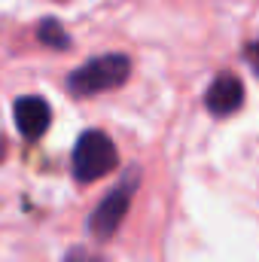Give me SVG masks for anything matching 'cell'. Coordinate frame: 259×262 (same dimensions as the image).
<instances>
[{
  "instance_id": "cell-8",
  "label": "cell",
  "mask_w": 259,
  "mask_h": 262,
  "mask_svg": "<svg viewBox=\"0 0 259 262\" xmlns=\"http://www.w3.org/2000/svg\"><path fill=\"white\" fill-rule=\"evenodd\" d=\"M64 262H104V259H101V256H95V253H85V250L73 247V250L64 256Z\"/></svg>"
},
{
  "instance_id": "cell-5",
  "label": "cell",
  "mask_w": 259,
  "mask_h": 262,
  "mask_svg": "<svg viewBox=\"0 0 259 262\" xmlns=\"http://www.w3.org/2000/svg\"><path fill=\"white\" fill-rule=\"evenodd\" d=\"M241 104H244V82H241L235 73H220V76L210 82L207 95H204L207 113H213V116H220V119L238 113Z\"/></svg>"
},
{
  "instance_id": "cell-6",
  "label": "cell",
  "mask_w": 259,
  "mask_h": 262,
  "mask_svg": "<svg viewBox=\"0 0 259 262\" xmlns=\"http://www.w3.org/2000/svg\"><path fill=\"white\" fill-rule=\"evenodd\" d=\"M37 40H40L43 46H52V49H67V46H70L64 28H61L55 18H43V21L37 25Z\"/></svg>"
},
{
  "instance_id": "cell-3",
  "label": "cell",
  "mask_w": 259,
  "mask_h": 262,
  "mask_svg": "<svg viewBox=\"0 0 259 262\" xmlns=\"http://www.w3.org/2000/svg\"><path fill=\"white\" fill-rule=\"evenodd\" d=\"M134 189H137V171H128V174L122 177V183L104 198V201L95 207V213L89 216V232H92V238L110 241V238L116 235V229L122 226V220H125V213H128Z\"/></svg>"
},
{
  "instance_id": "cell-1",
  "label": "cell",
  "mask_w": 259,
  "mask_h": 262,
  "mask_svg": "<svg viewBox=\"0 0 259 262\" xmlns=\"http://www.w3.org/2000/svg\"><path fill=\"white\" fill-rule=\"evenodd\" d=\"M131 73V61L122 52H110V55H98L92 61H85L82 67H76L67 76V92L76 98L85 95H101L110 89H119Z\"/></svg>"
},
{
  "instance_id": "cell-4",
  "label": "cell",
  "mask_w": 259,
  "mask_h": 262,
  "mask_svg": "<svg viewBox=\"0 0 259 262\" xmlns=\"http://www.w3.org/2000/svg\"><path fill=\"white\" fill-rule=\"evenodd\" d=\"M12 119H15V128L21 131L25 140H40L52 125V110L43 98L25 95L12 104Z\"/></svg>"
},
{
  "instance_id": "cell-7",
  "label": "cell",
  "mask_w": 259,
  "mask_h": 262,
  "mask_svg": "<svg viewBox=\"0 0 259 262\" xmlns=\"http://www.w3.org/2000/svg\"><path fill=\"white\" fill-rule=\"evenodd\" d=\"M244 58H247V64L250 70L259 76V40H250L247 46H244Z\"/></svg>"
},
{
  "instance_id": "cell-2",
  "label": "cell",
  "mask_w": 259,
  "mask_h": 262,
  "mask_svg": "<svg viewBox=\"0 0 259 262\" xmlns=\"http://www.w3.org/2000/svg\"><path fill=\"white\" fill-rule=\"evenodd\" d=\"M70 165H73V177L79 183H95L116 168V143L98 128L85 131V134H79V140L73 146Z\"/></svg>"
}]
</instances>
